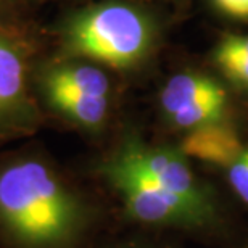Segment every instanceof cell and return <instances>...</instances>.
Returning <instances> with one entry per match:
<instances>
[{"mask_svg":"<svg viewBox=\"0 0 248 248\" xmlns=\"http://www.w3.org/2000/svg\"><path fill=\"white\" fill-rule=\"evenodd\" d=\"M29 5H37V3H44V2H50V0H28Z\"/></svg>","mask_w":248,"mask_h":248,"instance_id":"12","label":"cell"},{"mask_svg":"<svg viewBox=\"0 0 248 248\" xmlns=\"http://www.w3.org/2000/svg\"><path fill=\"white\" fill-rule=\"evenodd\" d=\"M226 15L235 18H248V0H213Z\"/></svg>","mask_w":248,"mask_h":248,"instance_id":"11","label":"cell"},{"mask_svg":"<svg viewBox=\"0 0 248 248\" xmlns=\"http://www.w3.org/2000/svg\"><path fill=\"white\" fill-rule=\"evenodd\" d=\"M113 152L150 176L163 190L187 203L202 221L210 217L211 203L197 186L190 168L179 153L147 147L134 136L124 137Z\"/></svg>","mask_w":248,"mask_h":248,"instance_id":"5","label":"cell"},{"mask_svg":"<svg viewBox=\"0 0 248 248\" xmlns=\"http://www.w3.org/2000/svg\"><path fill=\"white\" fill-rule=\"evenodd\" d=\"M181 150L184 155L210 165L229 168L245 148L234 129L215 123L190 129L182 140Z\"/></svg>","mask_w":248,"mask_h":248,"instance_id":"7","label":"cell"},{"mask_svg":"<svg viewBox=\"0 0 248 248\" xmlns=\"http://www.w3.org/2000/svg\"><path fill=\"white\" fill-rule=\"evenodd\" d=\"M48 34L55 44V55L82 58L120 71L139 66L155 44L152 18L123 0L73 10Z\"/></svg>","mask_w":248,"mask_h":248,"instance_id":"2","label":"cell"},{"mask_svg":"<svg viewBox=\"0 0 248 248\" xmlns=\"http://www.w3.org/2000/svg\"><path fill=\"white\" fill-rule=\"evenodd\" d=\"M227 176L237 195L248 203V148H245L240 156L227 168Z\"/></svg>","mask_w":248,"mask_h":248,"instance_id":"9","label":"cell"},{"mask_svg":"<svg viewBox=\"0 0 248 248\" xmlns=\"http://www.w3.org/2000/svg\"><path fill=\"white\" fill-rule=\"evenodd\" d=\"M215 62L232 82L248 89V34L226 36L215 48Z\"/></svg>","mask_w":248,"mask_h":248,"instance_id":"8","label":"cell"},{"mask_svg":"<svg viewBox=\"0 0 248 248\" xmlns=\"http://www.w3.org/2000/svg\"><path fill=\"white\" fill-rule=\"evenodd\" d=\"M98 172L121 198L129 219L142 224H198L203 222L190 206L171 195L150 176L115 152L100 165Z\"/></svg>","mask_w":248,"mask_h":248,"instance_id":"4","label":"cell"},{"mask_svg":"<svg viewBox=\"0 0 248 248\" xmlns=\"http://www.w3.org/2000/svg\"><path fill=\"white\" fill-rule=\"evenodd\" d=\"M166 116L179 127L195 129L221 123L227 93L213 79L197 73H181L165 84L160 95Z\"/></svg>","mask_w":248,"mask_h":248,"instance_id":"6","label":"cell"},{"mask_svg":"<svg viewBox=\"0 0 248 248\" xmlns=\"http://www.w3.org/2000/svg\"><path fill=\"white\" fill-rule=\"evenodd\" d=\"M89 224V208L37 147L0 155V245L74 248Z\"/></svg>","mask_w":248,"mask_h":248,"instance_id":"1","label":"cell"},{"mask_svg":"<svg viewBox=\"0 0 248 248\" xmlns=\"http://www.w3.org/2000/svg\"><path fill=\"white\" fill-rule=\"evenodd\" d=\"M123 248H137V247H123Z\"/></svg>","mask_w":248,"mask_h":248,"instance_id":"13","label":"cell"},{"mask_svg":"<svg viewBox=\"0 0 248 248\" xmlns=\"http://www.w3.org/2000/svg\"><path fill=\"white\" fill-rule=\"evenodd\" d=\"M28 0H0V23H19L31 19Z\"/></svg>","mask_w":248,"mask_h":248,"instance_id":"10","label":"cell"},{"mask_svg":"<svg viewBox=\"0 0 248 248\" xmlns=\"http://www.w3.org/2000/svg\"><path fill=\"white\" fill-rule=\"evenodd\" d=\"M44 34L31 19L0 23V145L39 131L44 113L32 91V69Z\"/></svg>","mask_w":248,"mask_h":248,"instance_id":"3","label":"cell"}]
</instances>
